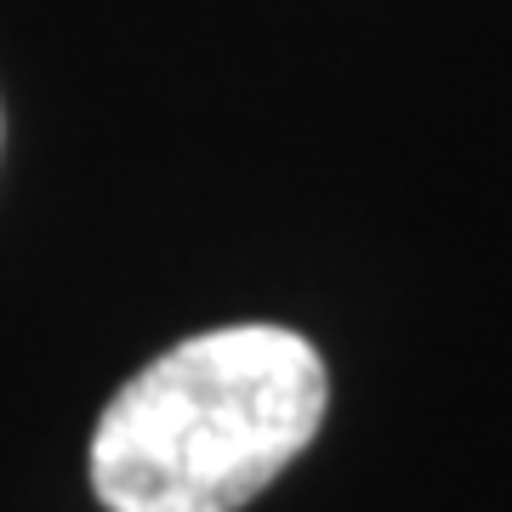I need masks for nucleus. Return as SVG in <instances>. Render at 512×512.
Wrapping results in <instances>:
<instances>
[{
  "label": "nucleus",
  "mask_w": 512,
  "mask_h": 512,
  "mask_svg": "<svg viewBox=\"0 0 512 512\" xmlns=\"http://www.w3.org/2000/svg\"><path fill=\"white\" fill-rule=\"evenodd\" d=\"M325 359L285 325H222L143 365L92 433L109 512H239L313 444Z\"/></svg>",
  "instance_id": "1"
}]
</instances>
